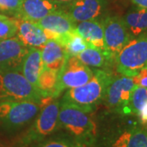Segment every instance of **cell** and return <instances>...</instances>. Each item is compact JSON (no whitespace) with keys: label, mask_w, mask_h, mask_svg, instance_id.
<instances>
[{"label":"cell","mask_w":147,"mask_h":147,"mask_svg":"<svg viewBox=\"0 0 147 147\" xmlns=\"http://www.w3.org/2000/svg\"><path fill=\"white\" fill-rule=\"evenodd\" d=\"M137 7L147 8V0H131Z\"/></svg>","instance_id":"30"},{"label":"cell","mask_w":147,"mask_h":147,"mask_svg":"<svg viewBox=\"0 0 147 147\" xmlns=\"http://www.w3.org/2000/svg\"><path fill=\"white\" fill-rule=\"evenodd\" d=\"M17 18V17H16ZM18 19L17 38L27 47L41 48L47 41V38L42 29L35 22Z\"/></svg>","instance_id":"15"},{"label":"cell","mask_w":147,"mask_h":147,"mask_svg":"<svg viewBox=\"0 0 147 147\" xmlns=\"http://www.w3.org/2000/svg\"><path fill=\"white\" fill-rule=\"evenodd\" d=\"M59 125L67 131L77 147H94L96 125L91 117V113L61 101Z\"/></svg>","instance_id":"1"},{"label":"cell","mask_w":147,"mask_h":147,"mask_svg":"<svg viewBox=\"0 0 147 147\" xmlns=\"http://www.w3.org/2000/svg\"><path fill=\"white\" fill-rule=\"evenodd\" d=\"M93 76V70L84 65L77 57H68L58 73L56 97L66 89L87 84Z\"/></svg>","instance_id":"8"},{"label":"cell","mask_w":147,"mask_h":147,"mask_svg":"<svg viewBox=\"0 0 147 147\" xmlns=\"http://www.w3.org/2000/svg\"><path fill=\"white\" fill-rule=\"evenodd\" d=\"M40 49L43 67L51 69L59 73L68 58L65 48L55 40L47 39Z\"/></svg>","instance_id":"16"},{"label":"cell","mask_w":147,"mask_h":147,"mask_svg":"<svg viewBox=\"0 0 147 147\" xmlns=\"http://www.w3.org/2000/svg\"><path fill=\"white\" fill-rule=\"evenodd\" d=\"M33 147H77L70 138H52L43 140Z\"/></svg>","instance_id":"25"},{"label":"cell","mask_w":147,"mask_h":147,"mask_svg":"<svg viewBox=\"0 0 147 147\" xmlns=\"http://www.w3.org/2000/svg\"><path fill=\"white\" fill-rule=\"evenodd\" d=\"M40 110V102L34 100H1L0 125L18 129L31 122Z\"/></svg>","instance_id":"6"},{"label":"cell","mask_w":147,"mask_h":147,"mask_svg":"<svg viewBox=\"0 0 147 147\" xmlns=\"http://www.w3.org/2000/svg\"><path fill=\"white\" fill-rule=\"evenodd\" d=\"M140 118V120L142 123H147V102L146 105L142 108V110L139 111L138 115Z\"/></svg>","instance_id":"28"},{"label":"cell","mask_w":147,"mask_h":147,"mask_svg":"<svg viewBox=\"0 0 147 147\" xmlns=\"http://www.w3.org/2000/svg\"><path fill=\"white\" fill-rule=\"evenodd\" d=\"M132 79L136 85L147 88V67L142 69L136 76L132 77Z\"/></svg>","instance_id":"27"},{"label":"cell","mask_w":147,"mask_h":147,"mask_svg":"<svg viewBox=\"0 0 147 147\" xmlns=\"http://www.w3.org/2000/svg\"><path fill=\"white\" fill-rule=\"evenodd\" d=\"M27 47L17 36L0 40V72L8 70L21 71Z\"/></svg>","instance_id":"11"},{"label":"cell","mask_w":147,"mask_h":147,"mask_svg":"<svg viewBox=\"0 0 147 147\" xmlns=\"http://www.w3.org/2000/svg\"><path fill=\"white\" fill-rule=\"evenodd\" d=\"M115 64L117 72L127 77L147 67V32L132 37L116 55Z\"/></svg>","instance_id":"4"},{"label":"cell","mask_w":147,"mask_h":147,"mask_svg":"<svg viewBox=\"0 0 147 147\" xmlns=\"http://www.w3.org/2000/svg\"><path fill=\"white\" fill-rule=\"evenodd\" d=\"M60 100L53 96L43 97L40 101V110L32 125L19 139L17 146L29 147L38 144L60 127L59 110Z\"/></svg>","instance_id":"3"},{"label":"cell","mask_w":147,"mask_h":147,"mask_svg":"<svg viewBox=\"0 0 147 147\" xmlns=\"http://www.w3.org/2000/svg\"><path fill=\"white\" fill-rule=\"evenodd\" d=\"M47 39H53L64 47L67 38L76 31V25L66 11L57 9L37 22Z\"/></svg>","instance_id":"9"},{"label":"cell","mask_w":147,"mask_h":147,"mask_svg":"<svg viewBox=\"0 0 147 147\" xmlns=\"http://www.w3.org/2000/svg\"><path fill=\"white\" fill-rule=\"evenodd\" d=\"M114 77L105 69H95L93 76L87 84L68 89L61 102L75 105L87 112H93L95 107L104 100L109 84Z\"/></svg>","instance_id":"2"},{"label":"cell","mask_w":147,"mask_h":147,"mask_svg":"<svg viewBox=\"0 0 147 147\" xmlns=\"http://www.w3.org/2000/svg\"><path fill=\"white\" fill-rule=\"evenodd\" d=\"M57 9H60V6L52 0H23L21 9L16 17L37 23Z\"/></svg>","instance_id":"13"},{"label":"cell","mask_w":147,"mask_h":147,"mask_svg":"<svg viewBox=\"0 0 147 147\" xmlns=\"http://www.w3.org/2000/svg\"><path fill=\"white\" fill-rule=\"evenodd\" d=\"M42 94L33 87L21 71L0 72V99L2 100H34L40 102Z\"/></svg>","instance_id":"5"},{"label":"cell","mask_w":147,"mask_h":147,"mask_svg":"<svg viewBox=\"0 0 147 147\" xmlns=\"http://www.w3.org/2000/svg\"><path fill=\"white\" fill-rule=\"evenodd\" d=\"M18 31V19L0 14V40L15 37Z\"/></svg>","instance_id":"23"},{"label":"cell","mask_w":147,"mask_h":147,"mask_svg":"<svg viewBox=\"0 0 147 147\" xmlns=\"http://www.w3.org/2000/svg\"><path fill=\"white\" fill-rule=\"evenodd\" d=\"M42 68L43 62L42 60L41 49L37 47H29V50L21 64V72L36 89L38 76Z\"/></svg>","instance_id":"17"},{"label":"cell","mask_w":147,"mask_h":147,"mask_svg":"<svg viewBox=\"0 0 147 147\" xmlns=\"http://www.w3.org/2000/svg\"><path fill=\"white\" fill-rule=\"evenodd\" d=\"M147 102V88L137 86L131 92L130 100L127 107L126 115H136Z\"/></svg>","instance_id":"22"},{"label":"cell","mask_w":147,"mask_h":147,"mask_svg":"<svg viewBox=\"0 0 147 147\" xmlns=\"http://www.w3.org/2000/svg\"><path fill=\"white\" fill-rule=\"evenodd\" d=\"M58 73L51 69L43 67L38 76L37 89L42 94V97H56V88L57 84Z\"/></svg>","instance_id":"20"},{"label":"cell","mask_w":147,"mask_h":147,"mask_svg":"<svg viewBox=\"0 0 147 147\" xmlns=\"http://www.w3.org/2000/svg\"><path fill=\"white\" fill-rule=\"evenodd\" d=\"M76 32L88 42L89 47H95L106 55L102 21H88L79 22L76 25Z\"/></svg>","instance_id":"14"},{"label":"cell","mask_w":147,"mask_h":147,"mask_svg":"<svg viewBox=\"0 0 147 147\" xmlns=\"http://www.w3.org/2000/svg\"><path fill=\"white\" fill-rule=\"evenodd\" d=\"M105 6V0H75L68 6L66 11L75 23L100 21L104 14Z\"/></svg>","instance_id":"12"},{"label":"cell","mask_w":147,"mask_h":147,"mask_svg":"<svg viewBox=\"0 0 147 147\" xmlns=\"http://www.w3.org/2000/svg\"><path fill=\"white\" fill-rule=\"evenodd\" d=\"M77 57L84 65L95 68H104L109 64L113 63L103 52L92 47H87Z\"/></svg>","instance_id":"21"},{"label":"cell","mask_w":147,"mask_h":147,"mask_svg":"<svg viewBox=\"0 0 147 147\" xmlns=\"http://www.w3.org/2000/svg\"><path fill=\"white\" fill-rule=\"evenodd\" d=\"M101 21L104 28L106 55L110 61L115 63L116 55L120 52L132 36L123 17L105 16Z\"/></svg>","instance_id":"7"},{"label":"cell","mask_w":147,"mask_h":147,"mask_svg":"<svg viewBox=\"0 0 147 147\" xmlns=\"http://www.w3.org/2000/svg\"><path fill=\"white\" fill-rule=\"evenodd\" d=\"M88 47H89L88 42L76 31L69 37L64 45L68 57H77Z\"/></svg>","instance_id":"24"},{"label":"cell","mask_w":147,"mask_h":147,"mask_svg":"<svg viewBox=\"0 0 147 147\" xmlns=\"http://www.w3.org/2000/svg\"><path fill=\"white\" fill-rule=\"evenodd\" d=\"M111 147H147V130L129 128L117 137Z\"/></svg>","instance_id":"18"},{"label":"cell","mask_w":147,"mask_h":147,"mask_svg":"<svg viewBox=\"0 0 147 147\" xmlns=\"http://www.w3.org/2000/svg\"><path fill=\"white\" fill-rule=\"evenodd\" d=\"M123 20L132 37L147 32V8L137 7L129 11Z\"/></svg>","instance_id":"19"},{"label":"cell","mask_w":147,"mask_h":147,"mask_svg":"<svg viewBox=\"0 0 147 147\" xmlns=\"http://www.w3.org/2000/svg\"><path fill=\"white\" fill-rule=\"evenodd\" d=\"M52 1L54 2L55 3H57L60 7H63V6L68 7L69 4H71L75 0H52Z\"/></svg>","instance_id":"29"},{"label":"cell","mask_w":147,"mask_h":147,"mask_svg":"<svg viewBox=\"0 0 147 147\" xmlns=\"http://www.w3.org/2000/svg\"><path fill=\"white\" fill-rule=\"evenodd\" d=\"M23 0H0V11L14 14L16 17L21 9Z\"/></svg>","instance_id":"26"},{"label":"cell","mask_w":147,"mask_h":147,"mask_svg":"<svg viewBox=\"0 0 147 147\" xmlns=\"http://www.w3.org/2000/svg\"><path fill=\"white\" fill-rule=\"evenodd\" d=\"M136 87L132 77L122 75L113 78L105 95V103L111 110L126 115L131 92Z\"/></svg>","instance_id":"10"}]
</instances>
